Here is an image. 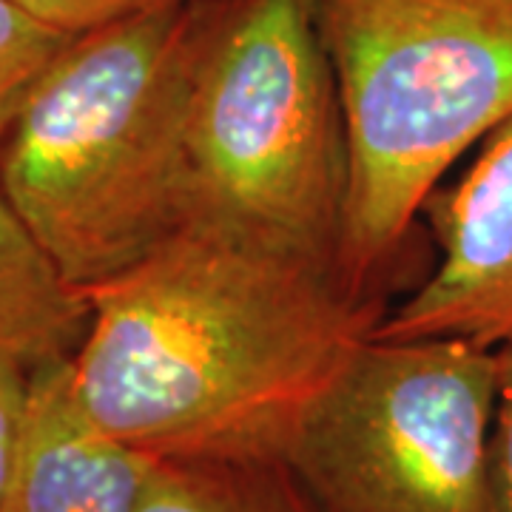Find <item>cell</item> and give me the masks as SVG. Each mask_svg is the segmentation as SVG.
<instances>
[{
    "instance_id": "obj_1",
    "label": "cell",
    "mask_w": 512,
    "mask_h": 512,
    "mask_svg": "<svg viewBox=\"0 0 512 512\" xmlns=\"http://www.w3.org/2000/svg\"><path fill=\"white\" fill-rule=\"evenodd\" d=\"M83 293L74 399L146 458L285 456L382 319L333 268L211 214Z\"/></svg>"
},
{
    "instance_id": "obj_2",
    "label": "cell",
    "mask_w": 512,
    "mask_h": 512,
    "mask_svg": "<svg viewBox=\"0 0 512 512\" xmlns=\"http://www.w3.org/2000/svg\"><path fill=\"white\" fill-rule=\"evenodd\" d=\"M200 0L72 37L0 146V191L74 288L194 217L188 77Z\"/></svg>"
},
{
    "instance_id": "obj_3",
    "label": "cell",
    "mask_w": 512,
    "mask_h": 512,
    "mask_svg": "<svg viewBox=\"0 0 512 512\" xmlns=\"http://www.w3.org/2000/svg\"><path fill=\"white\" fill-rule=\"evenodd\" d=\"M339 86V276L365 296L461 154L512 114V0H313Z\"/></svg>"
},
{
    "instance_id": "obj_4",
    "label": "cell",
    "mask_w": 512,
    "mask_h": 512,
    "mask_svg": "<svg viewBox=\"0 0 512 512\" xmlns=\"http://www.w3.org/2000/svg\"><path fill=\"white\" fill-rule=\"evenodd\" d=\"M185 128L194 214L339 274L348 140L313 0H200Z\"/></svg>"
},
{
    "instance_id": "obj_5",
    "label": "cell",
    "mask_w": 512,
    "mask_h": 512,
    "mask_svg": "<svg viewBox=\"0 0 512 512\" xmlns=\"http://www.w3.org/2000/svg\"><path fill=\"white\" fill-rule=\"evenodd\" d=\"M495 348L367 339L285 461L316 512H490Z\"/></svg>"
},
{
    "instance_id": "obj_6",
    "label": "cell",
    "mask_w": 512,
    "mask_h": 512,
    "mask_svg": "<svg viewBox=\"0 0 512 512\" xmlns=\"http://www.w3.org/2000/svg\"><path fill=\"white\" fill-rule=\"evenodd\" d=\"M453 188L433 191L441 259L373 339H470L498 348L512 336V114L481 143Z\"/></svg>"
},
{
    "instance_id": "obj_7",
    "label": "cell",
    "mask_w": 512,
    "mask_h": 512,
    "mask_svg": "<svg viewBox=\"0 0 512 512\" xmlns=\"http://www.w3.org/2000/svg\"><path fill=\"white\" fill-rule=\"evenodd\" d=\"M148 458L100 433L74 399L72 359L32 370L18 476L0 512H134Z\"/></svg>"
},
{
    "instance_id": "obj_8",
    "label": "cell",
    "mask_w": 512,
    "mask_h": 512,
    "mask_svg": "<svg viewBox=\"0 0 512 512\" xmlns=\"http://www.w3.org/2000/svg\"><path fill=\"white\" fill-rule=\"evenodd\" d=\"M89 328V299L0 191V353L26 367L72 359Z\"/></svg>"
},
{
    "instance_id": "obj_9",
    "label": "cell",
    "mask_w": 512,
    "mask_h": 512,
    "mask_svg": "<svg viewBox=\"0 0 512 512\" xmlns=\"http://www.w3.org/2000/svg\"><path fill=\"white\" fill-rule=\"evenodd\" d=\"M134 512H316L285 456L148 458Z\"/></svg>"
},
{
    "instance_id": "obj_10",
    "label": "cell",
    "mask_w": 512,
    "mask_h": 512,
    "mask_svg": "<svg viewBox=\"0 0 512 512\" xmlns=\"http://www.w3.org/2000/svg\"><path fill=\"white\" fill-rule=\"evenodd\" d=\"M69 40V35L32 18L15 0H0V146L37 80Z\"/></svg>"
},
{
    "instance_id": "obj_11",
    "label": "cell",
    "mask_w": 512,
    "mask_h": 512,
    "mask_svg": "<svg viewBox=\"0 0 512 512\" xmlns=\"http://www.w3.org/2000/svg\"><path fill=\"white\" fill-rule=\"evenodd\" d=\"M32 18L63 35L77 37L111 23L143 18L165 9L188 6L197 0H15Z\"/></svg>"
},
{
    "instance_id": "obj_12",
    "label": "cell",
    "mask_w": 512,
    "mask_h": 512,
    "mask_svg": "<svg viewBox=\"0 0 512 512\" xmlns=\"http://www.w3.org/2000/svg\"><path fill=\"white\" fill-rule=\"evenodd\" d=\"M32 407V367L0 353V510L18 476Z\"/></svg>"
},
{
    "instance_id": "obj_13",
    "label": "cell",
    "mask_w": 512,
    "mask_h": 512,
    "mask_svg": "<svg viewBox=\"0 0 512 512\" xmlns=\"http://www.w3.org/2000/svg\"><path fill=\"white\" fill-rule=\"evenodd\" d=\"M490 512H512V336L495 348V410L490 430Z\"/></svg>"
}]
</instances>
